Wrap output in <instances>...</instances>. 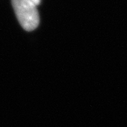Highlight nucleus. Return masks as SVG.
I'll return each mask as SVG.
<instances>
[{
    "label": "nucleus",
    "instance_id": "1",
    "mask_svg": "<svg viewBox=\"0 0 127 127\" xmlns=\"http://www.w3.org/2000/svg\"><path fill=\"white\" fill-rule=\"evenodd\" d=\"M18 22L24 30L32 31L39 25L40 17L37 5L31 0H11Z\"/></svg>",
    "mask_w": 127,
    "mask_h": 127
},
{
    "label": "nucleus",
    "instance_id": "2",
    "mask_svg": "<svg viewBox=\"0 0 127 127\" xmlns=\"http://www.w3.org/2000/svg\"><path fill=\"white\" fill-rule=\"evenodd\" d=\"M31 1L35 4H36L37 6L40 4V3L41 1V0H31Z\"/></svg>",
    "mask_w": 127,
    "mask_h": 127
}]
</instances>
